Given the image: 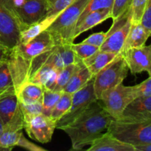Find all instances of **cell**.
I'll use <instances>...</instances> for the list:
<instances>
[{
  "label": "cell",
  "mask_w": 151,
  "mask_h": 151,
  "mask_svg": "<svg viewBox=\"0 0 151 151\" xmlns=\"http://www.w3.org/2000/svg\"><path fill=\"white\" fill-rule=\"evenodd\" d=\"M134 99L142 97H151V77L148 78L139 84L131 86Z\"/></svg>",
  "instance_id": "cell-31"
},
{
  "label": "cell",
  "mask_w": 151,
  "mask_h": 151,
  "mask_svg": "<svg viewBox=\"0 0 151 151\" xmlns=\"http://www.w3.org/2000/svg\"><path fill=\"white\" fill-rule=\"evenodd\" d=\"M119 118L151 120V97H138L133 100L125 107Z\"/></svg>",
  "instance_id": "cell-15"
},
{
  "label": "cell",
  "mask_w": 151,
  "mask_h": 151,
  "mask_svg": "<svg viewBox=\"0 0 151 151\" xmlns=\"http://www.w3.org/2000/svg\"><path fill=\"white\" fill-rule=\"evenodd\" d=\"M24 129L29 138L42 144L50 142L52 138L56 122L43 114L23 116Z\"/></svg>",
  "instance_id": "cell-9"
},
{
  "label": "cell",
  "mask_w": 151,
  "mask_h": 151,
  "mask_svg": "<svg viewBox=\"0 0 151 151\" xmlns=\"http://www.w3.org/2000/svg\"><path fill=\"white\" fill-rule=\"evenodd\" d=\"M72 49L77 57L82 60L88 58L91 55L95 53L97 50H99L98 47L83 42L78 43V44L72 43Z\"/></svg>",
  "instance_id": "cell-29"
},
{
  "label": "cell",
  "mask_w": 151,
  "mask_h": 151,
  "mask_svg": "<svg viewBox=\"0 0 151 151\" xmlns=\"http://www.w3.org/2000/svg\"><path fill=\"white\" fill-rule=\"evenodd\" d=\"M47 3H48V8H49V6H50V4L55 1V0H47Z\"/></svg>",
  "instance_id": "cell-44"
},
{
  "label": "cell",
  "mask_w": 151,
  "mask_h": 151,
  "mask_svg": "<svg viewBox=\"0 0 151 151\" xmlns=\"http://www.w3.org/2000/svg\"><path fill=\"white\" fill-rule=\"evenodd\" d=\"M149 0H132L131 7V23H139L142 15Z\"/></svg>",
  "instance_id": "cell-30"
},
{
  "label": "cell",
  "mask_w": 151,
  "mask_h": 151,
  "mask_svg": "<svg viewBox=\"0 0 151 151\" xmlns=\"http://www.w3.org/2000/svg\"><path fill=\"white\" fill-rule=\"evenodd\" d=\"M60 72V70L57 69H53L52 71L51 74L49 76L48 79L46 81L45 84L44 85V88H47V89L52 90V91H54L55 87L56 86V83H57V79L58 76V73Z\"/></svg>",
  "instance_id": "cell-37"
},
{
  "label": "cell",
  "mask_w": 151,
  "mask_h": 151,
  "mask_svg": "<svg viewBox=\"0 0 151 151\" xmlns=\"http://www.w3.org/2000/svg\"><path fill=\"white\" fill-rule=\"evenodd\" d=\"M19 108L16 91H10L0 96V118L5 125L11 119Z\"/></svg>",
  "instance_id": "cell-22"
},
{
  "label": "cell",
  "mask_w": 151,
  "mask_h": 151,
  "mask_svg": "<svg viewBox=\"0 0 151 151\" xmlns=\"http://www.w3.org/2000/svg\"><path fill=\"white\" fill-rule=\"evenodd\" d=\"M71 103H72V94L63 91L60 98L58 99L52 110L50 116L53 120L57 122L69 111Z\"/></svg>",
  "instance_id": "cell-24"
},
{
  "label": "cell",
  "mask_w": 151,
  "mask_h": 151,
  "mask_svg": "<svg viewBox=\"0 0 151 151\" xmlns=\"http://www.w3.org/2000/svg\"><path fill=\"white\" fill-rule=\"evenodd\" d=\"M50 26V24L45 19H42L37 23L31 24L27 27L25 29L21 31L20 33V41L19 44H26L29 41L39 35L41 32L47 29Z\"/></svg>",
  "instance_id": "cell-23"
},
{
  "label": "cell",
  "mask_w": 151,
  "mask_h": 151,
  "mask_svg": "<svg viewBox=\"0 0 151 151\" xmlns=\"http://www.w3.org/2000/svg\"><path fill=\"white\" fill-rule=\"evenodd\" d=\"M26 1L27 0H13V4H14L15 9H16V7H20V6H22Z\"/></svg>",
  "instance_id": "cell-41"
},
{
  "label": "cell",
  "mask_w": 151,
  "mask_h": 151,
  "mask_svg": "<svg viewBox=\"0 0 151 151\" xmlns=\"http://www.w3.org/2000/svg\"><path fill=\"white\" fill-rule=\"evenodd\" d=\"M132 0H114L111 10V19L115 20L131 7Z\"/></svg>",
  "instance_id": "cell-33"
},
{
  "label": "cell",
  "mask_w": 151,
  "mask_h": 151,
  "mask_svg": "<svg viewBox=\"0 0 151 151\" xmlns=\"http://www.w3.org/2000/svg\"><path fill=\"white\" fill-rule=\"evenodd\" d=\"M128 67L123 54L119 52L103 69L94 77V90L97 100L102 94L123 82L128 76Z\"/></svg>",
  "instance_id": "cell-5"
},
{
  "label": "cell",
  "mask_w": 151,
  "mask_h": 151,
  "mask_svg": "<svg viewBox=\"0 0 151 151\" xmlns=\"http://www.w3.org/2000/svg\"><path fill=\"white\" fill-rule=\"evenodd\" d=\"M23 129L24 117L19 106L11 119L4 125L0 136V150H12L16 146Z\"/></svg>",
  "instance_id": "cell-14"
},
{
  "label": "cell",
  "mask_w": 151,
  "mask_h": 151,
  "mask_svg": "<svg viewBox=\"0 0 151 151\" xmlns=\"http://www.w3.org/2000/svg\"><path fill=\"white\" fill-rule=\"evenodd\" d=\"M16 91L14 88H4V89H0V96L3 95V94H6V93L9 92L10 91Z\"/></svg>",
  "instance_id": "cell-42"
},
{
  "label": "cell",
  "mask_w": 151,
  "mask_h": 151,
  "mask_svg": "<svg viewBox=\"0 0 151 151\" xmlns=\"http://www.w3.org/2000/svg\"><path fill=\"white\" fill-rule=\"evenodd\" d=\"M107 131L119 141L134 147L140 144L151 143V120L113 119Z\"/></svg>",
  "instance_id": "cell-3"
},
{
  "label": "cell",
  "mask_w": 151,
  "mask_h": 151,
  "mask_svg": "<svg viewBox=\"0 0 151 151\" xmlns=\"http://www.w3.org/2000/svg\"><path fill=\"white\" fill-rule=\"evenodd\" d=\"M75 0H55L50 6L47 14L43 19H45L48 22L50 25L55 19V18L66 9L68 6L70 5Z\"/></svg>",
  "instance_id": "cell-26"
},
{
  "label": "cell",
  "mask_w": 151,
  "mask_h": 151,
  "mask_svg": "<svg viewBox=\"0 0 151 151\" xmlns=\"http://www.w3.org/2000/svg\"><path fill=\"white\" fill-rule=\"evenodd\" d=\"M117 54L97 50L95 53L83 60V63L93 75H96L108 63H110Z\"/></svg>",
  "instance_id": "cell-21"
},
{
  "label": "cell",
  "mask_w": 151,
  "mask_h": 151,
  "mask_svg": "<svg viewBox=\"0 0 151 151\" xmlns=\"http://www.w3.org/2000/svg\"><path fill=\"white\" fill-rule=\"evenodd\" d=\"M21 31L16 18L0 4V44L10 50L14 49L20 41Z\"/></svg>",
  "instance_id": "cell-10"
},
{
  "label": "cell",
  "mask_w": 151,
  "mask_h": 151,
  "mask_svg": "<svg viewBox=\"0 0 151 151\" xmlns=\"http://www.w3.org/2000/svg\"><path fill=\"white\" fill-rule=\"evenodd\" d=\"M10 51L11 50H9L7 47H5L2 44H0V62L2 61L3 60H4L8 56Z\"/></svg>",
  "instance_id": "cell-39"
},
{
  "label": "cell",
  "mask_w": 151,
  "mask_h": 151,
  "mask_svg": "<svg viewBox=\"0 0 151 151\" xmlns=\"http://www.w3.org/2000/svg\"><path fill=\"white\" fill-rule=\"evenodd\" d=\"M122 53L131 73L146 72L151 76V46L133 47Z\"/></svg>",
  "instance_id": "cell-12"
},
{
  "label": "cell",
  "mask_w": 151,
  "mask_h": 151,
  "mask_svg": "<svg viewBox=\"0 0 151 151\" xmlns=\"http://www.w3.org/2000/svg\"><path fill=\"white\" fill-rule=\"evenodd\" d=\"M93 77L94 75L84 65L83 60H80L77 65L76 69L65 86L63 91L72 94L85 86Z\"/></svg>",
  "instance_id": "cell-18"
},
{
  "label": "cell",
  "mask_w": 151,
  "mask_h": 151,
  "mask_svg": "<svg viewBox=\"0 0 151 151\" xmlns=\"http://www.w3.org/2000/svg\"><path fill=\"white\" fill-rule=\"evenodd\" d=\"M44 88L38 84L26 81L16 91L19 102L23 103L42 101Z\"/></svg>",
  "instance_id": "cell-20"
},
{
  "label": "cell",
  "mask_w": 151,
  "mask_h": 151,
  "mask_svg": "<svg viewBox=\"0 0 151 151\" xmlns=\"http://www.w3.org/2000/svg\"><path fill=\"white\" fill-rule=\"evenodd\" d=\"M88 151H135L131 145L122 142L106 131L97 137L87 149Z\"/></svg>",
  "instance_id": "cell-16"
},
{
  "label": "cell",
  "mask_w": 151,
  "mask_h": 151,
  "mask_svg": "<svg viewBox=\"0 0 151 151\" xmlns=\"http://www.w3.org/2000/svg\"><path fill=\"white\" fill-rule=\"evenodd\" d=\"M55 45L51 34L45 29L26 44H19L14 50L25 60L30 61L41 53L48 51Z\"/></svg>",
  "instance_id": "cell-13"
},
{
  "label": "cell",
  "mask_w": 151,
  "mask_h": 151,
  "mask_svg": "<svg viewBox=\"0 0 151 151\" xmlns=\"http://www.w3.org/2000/svg\"><path fill=\"white\" fill-rule=\"evenodd\" d=\"M89 0H75L63 10L47 30L51 34L55 44L74 43V32L80 16Z\"/></svg>",
  "instance_id": "cell-2"
},
{
  "label": "cell",
  "mask_w": 151,
  "mask_h": 151,
  "mask_svg": "<svg viewBox=\"0 0 151 151\" xmlns=\"http://www.w3.org/2000/svg\"><path fill=\"white\" fill-rule=\"evenodd\" d=\"M15 10L17 20L23 30L44 19L48 10V3L47 0H27Z\"/></svg>",
  "instance_id": "cell-11"
},
{
  "label": "cell",
  "mask_w": 151,
  "mask_h": 151,
  "mask_svg": "<svg viewBox=\"0 0 151 151\" xmlns=\"http://www.w3.org/2000/svg\"><path fill=\"white\" fill-rule=\"evenodd\" d=\"M133 100L134 97L131 86H126L122 83L105 91L100 97L104 108L114 119H119Z\"/></svg>",
  "instance_id": "cell-8"
},
{
  "label": "cell",
  "mask_w": 151,
  "mask_h": 151,
  "mask_svg": "<svg viewBox=\"0 0 151 151\" xmlns=\"http://www.w3.org/2000/svg\"><path fill=\"white\" fill-rule=\"evenodd\" d=\"M16 146L31 151H47L46 149L43 148V147H40V146L34 144V143L31 142L30 141L27 139V138L24 136L23 134H21L20 137L16 142Z\"/></svg>",
  "instance_id": "cell-36"
},
{
  "label": "cell",
  "mask_w": 151,
  "mask_h": 151,
  "mask_svg": "<svg viewBox=\"0 0 151 151\" xmlns=\"http://www.w3.org/2000/svg\"><path fill=\"white\" fill-rule=\"evenodd\" d=\"M106 36H107V32H99L93 33L90 35L89 36L87 37L86 39H84L82 41L83 43H86V44H90V45L94 46L98 48L101 47L103 43L104 42L105 39H106Z\"/></svg>",
  "instance_id": "cell-34"
},
{
  "label": "cell",
  "mask_w": 151,
  "mask_h": 151,
  "mask_svg": "<svg viewBox=\"0 0 151 151\" xmlns=\"http://www.w3.org/2000/svg\"><path fill=\"white\" fill-rule=\"evenodd\" d=\"M30 61L25 60L14 49L0 62V89L14 88L16 91L28 81Z\"/></svg>",
  "instance_id": "cell-4"
},
{
  "label": "cell",
  "mask_w": 151,
  "mask_h": 151,
  "mask_svg": "<svg viewBox=\"0 0 151 151\" xmlns=\"http://www.w3.org/2000/svg\"><path fill=\"white\" fill-rule=\"evenodd\" d=\"M44 88V87H43ZM63 91H55L44 88L42 97V114L50 116L52 110L54 108Z\"/></svg>",
  "instance_id": "cell-25"
},
{
  "label": "cell",
  "mask_w": 151,
  "mask_h": 151,
  "mask_svg": "<svg viewBox=\"0 0 151 151\" xmlns=\"http://www.w3.org/2000/svg\"><path fill=\"white\" fill-rule=\"evenodd\" d=\"M109 18H111V10L110 9H103L88 13L81 22L77 24L74 32V39L83 32L91 29Z\"/></svg>",
  "instance_id": "cell-17"
},
{
  "label": "cell",
  "mask_w": 151,
  "mask_h": 151,
  "mask_svg": "<svg viewBox=\"0 0 151 151\" xmlns=\"http://www.w3.org/2000/svg\"><path fill=\"white\" fill-rule=\"evenodd\" d=\"M151 33L146 31L140 23H131L121 52L128 49L144 46Z\"/></svg>",
  "instance_id": "cell-19"
},
{
  "label": "cell",
  "mask_w": 151,
  "mask_h": 151,
  "mask_svg": "<svg viewBox=\"0 0 151 151\" xmlns=\"http://www.w3.org/2000/svg\"><path fill=\"white\" fill-rule=\"evenodd\" d=\"M19 106L23 116H32V115L42 114L43 107L41 101L29 103L19 102Z\"/></svg>",
  "instance_id": "cell-32"
},
{
  "label": "cell",
  "mask_w": 151,
  "mask_h": 151,
  "mask_svg": "<svg viewBox=\"0 0 151 151\" xmlns=\"http://www.w3.org/2000/svg\"><path fill=\"white\" fill-rule=\"evenodd\" d=\"M113 119L104 106L97 100L75 120L60 130L70 138L72 150H80L90 145L105 131H107Z\"/></svg>",
  "instance_id": "cell-1"
},
{
  "label": "cell",
  "mask_w": 151,
  "mask_h": 151,
  "mask_svg": "<svg viewBox=\"0 0 151 151\" xmlns=\"http://www.w3.org/2000/svg\"><path fill=\"white\" fill-rule=\"evenodd\" d=\"M135 151H151V143H145L134 146Z\"/></svg>",
  "instance_id": "cell-40"
},
{
  "label": "cell",
  "mask_w": 151,
  "mask_h": 151,
  "mask_svg": "<svg viewBox=\"0 0 151 151\" xmlns=\"http://www.w3.org/2000/svg\"><path fill=\"white\" fill-rule=\"evenodd\" d=\"M94 77L82 88L72 94V103L69 111L56 122V128L60 130L71 123L81 114L97 101L94 90Z\"/></svg>",
  "instance_id": "cell-6"
},
{
  "label": "cell",
  "mask_w": 151,
  "mask_h": 151,
  "mask_svg": "<svg viewBox=\"0 0 151 151\" xmlns=\"http://www.w3.org/2000/svg\"><path fill=\"white\" fill-rule=\"evenodd\" d=\"M113 21V24L106 32L107 36L99 50L119 54L122 51L131 24V9Z\"/></svg>",
  "instance_id": "cell-7"
},
{
  "label": "cell",
  "mask_w": 151,
  "mask_h": 151,
  "mask_svg": "<svg viewBox=\"0 0 151 151\" xmlns=\"http://www.w3.org/2000/svg\"><path fill=\"white\" fill-rule=\"evenodd\" d=\"M114 1V0H89L85 8H84L83 11L80 16L78 23L81 22L85 17L86 15L88 14V13L95 11V10H103V9L112 10Z\"/></svg>",
  "instance_id": "cell-27"
},
{
  "label": "cell",
  "mask_w": 151,
  "mask_h": 151,
  "mask_svg": "<svg viewBox=\"0 0 151 151\" xmlns=\"http://www.w3.org/2000/svg\"><path fill=\"white\" fill-rule=\"evenodd\" d=\"M0 4L3 7H5L7 10H8L16 18V10H15L14 4H13V0H0ZM16 19H17V18H16Z\"/></svg>",
  "instance_id": "cell-38"
},
{
  "label": "cell",
  "mask_w": 151,
  "mask_h": 151,
  "mask_svg": "<svg viewBox=\"0 0 151 151\" xmlns=\"http://www.w3.org/2000/svg\"><path fill=\"white\" fill-rule=\"evenodd\" d=\"M139 23L146 31L151 33V0L147 1Z\"/></svg>",
  "instance_id": "cell-35"
},
{
  "label": "cell",
  "mask_w": 151,
  "mask_h": 151,
  "mask_svg": "<svg viewBox=\"0 0 151 151\" xmlns=\"http://www.w3.org/2000/svg\"><path fill=\"white\" fill-rule=\"evenodd\" d=\"M78 63L69 64L68 65V66H64L63 69H60V72H59L58 73L57 83H56V86L55 87L54 91H63V89L64 88L65 86L66 85V83H68L69 80L70 79V78L72 77V74L74 73V72H75V69H76Z\"/></svg>",
  "instance_id": "cell-28"
},
{
  "label": "cell",
  "mask_w": 151,
  "mask_h": 151,
  "mask_svg": "<svg viewBox=\"0 0 151 151\" xmlns=\"http://www.w3.org/2000/svg\"><path fill=\"white\" fill-rule=\"evenodd\" d=\"M4 122H2V120H1V118H0V136H1V133H2L3 129H4Z\"/></svg>",
  "instance_id": "cell-43"
}]
</instances>
